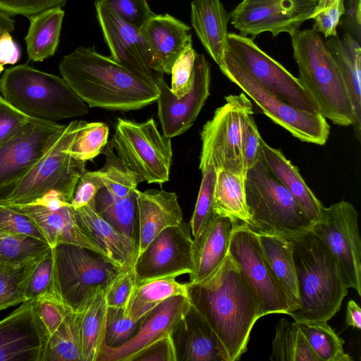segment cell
Wrapping results in <instances>:
<instances>
[{
    "mask_svg": "<svg viewBox=\"0 0 361 361\" xmlns=\"http://www.w3.org/2000/svg\"><path fill=\"white\" fill-rule=\"evenodd\" d=\"M186 284L191 305L218 335L230 361L240 360L247 350L252 327L263 314L238 265L228 254L206 279Z\"/></svg>",
    "mask_w": 361,
    "mask_h": 361,
    "instance_id": "cell-1",
    "label": "cell"
},
{
    "mask_svg": "<svg viewBox=\"0 0 361 361\" xmlns=\"http://www.w3.org/2000/svg\"><path fill=\"white\" fill-rule=\"evenodd\" d=\"M59 71L89 108L128 111L145 107L159 98L154 81L98 53L94 47H79L64 56Z\"/></svg>",
    "mask_w": 361,
    "mask_h": 361,
    "instance_id": "cell-2",
    "label": "cell"
},
{
    "mask_svg": "<svg viewBox=\"0 0 361 361\" xmlns=\"http://www.w3.org/2000/svg\"><path fill=\"white\" fill-rule=\"evenodd\" d=\"M285 236L293 249L300 300L288 314L295 322H328L340 310L348 289L334 256L311 229Z\"/></svg>",
    "mask_w": 361,
    "mask_h": 361,
    "instance_id": "cell-3",
    "label": "cell"
},
{
    "mask_svg": "<svg viewBox=\"0 0 361 361\" xmlns=\"http://www.w3.org/2000/svg\"><path fill=\"white\" fill-rule=\"evenodd\" d=\"M299 80L319 113L340 126H353L354 113L340 69L321 34L312 29L290 34Z\"/></svg>",
    "mask_w": 361,
    "mask_h": 361,
    "instance_id": "cell-4",
    "label": "cell"
},
{
    "mask_svg": "<svg viewBox=\"0 0 361 361\" xmlns=\"http://www.w3.org/2000/svg\"><path fill=\"white\" fill-rule=\"evenodd\" d=\"M1 96L29 118L58 121L83 116L89 106L61 77L27 64L7 68L0 78Z\"/></svg>",
    "mask_w": 361,
    "mask_h": 361,
    "instance_id": "cell-5",
    "label": "cell"
},
{
    "mask_svg": "<svg viewBox=\"0 0 361 361\" xmlns=\"http://www.w3.org/2000/svg\"><path fill=\"white\" fill-rule=\"evenodd\" d=\"M87 123L75 120L66 124L44 156L0 197V205L30 204L51 191L71 202L75 185L85 171L86 161L73 158L66 149Z\"/></svg>",
    "mask_w": 361,
    "mask_h": 361,
    "instance_id": "cell-6",
    "label": "cell"
},
{
    "mask_svg": "<svg viewBox=\"0 0 361 361\" xmlns=\"http://www.w3.org/2000/svg\"><path fill=\"white\" fill-rule=\"evenodd\" d=\"M248 226L257 233L293 235L312 228L295 197L269 171L260 159L245 176Z\"/></svg>",
    "mask_w": 361,
    "mask_h": 361,
    "instance_id": "cell-7",
    "label": "cell"
},
{
    "mask_svg": "<svg viewBox=\"0 0 361 361\" xmlns=\"http://www.w3.org/2000/svg\"><path fill=\"white\" fill-rule=\"evenodd\" d=\"M110 142L118 157L142 182L162 184L169 180L171 138L161 134L153 118L144 122L117 118Z\"/></svg>",
    "mask_w": 361,
    "mask_h": 361,
    "instance_id": "cell-8",
    "label": "cell"
},
{
    "mask_svg": "<svg viewBox=\"0 0 361 361\" xmlns=\"http://www.w3.org/2000/svg\"><path fill=\"white\" fill-rule=\"evenodd\" d=\"M219 67L232 82L254 101L267 116L293 136L302 142L319 145L326 142L330 127L326 119L319 113L302 111L279 97L226 54Z\"/></svg>",
    "mask_w": 361,
    "mask_h": 361,
    "instance_id": "cell-9",
    "label": "cell"
},
{
    "mask_svg": "<svg viewBox=\"0 0 361 361\" xmlns=\"http://www.w3.org/2000/svg\"><path fill=\"white\" fill-rule=\"evenodd\" d=\"M54 248L61 294L73 311L105 290L122 271L107 257L83 247L61 244Z\"/></svg>",
    "mask_w": 361,
    "mask_h": 361,
    "instance_id": "cell-10",
    "label": "cell"
},
{
    "mask_svg": "<svg viewBox=\"0 0 361 361\" xmlns=\"http://www.w3.org/2000/svg\"><path fill=\"white\" fill-rule=\"evenodd\" d=\"M253 114L252 105L245 93L230 94L225 104L216 109L200 133V158L212 161L216 170L224 169L245 176L242 155L245 121Z\"/></svg>",
    "mask_w": 361,
    "mask_h": 361,
    "instance_id": "cell-11",
    "label": "cell"
},
{
    "mask_svg": "<svg viewBox=\"0 0 361 361\" xmlns=\"http://www.w3.org/2000/svg\"><path fill=\"white\" fill-rule=\"evenodd\" d=\"M225 54L279 97L302 111L319 113L316 104L299 79L262 51L250 38L228 32Z\"/></svg>",
    "mask_w": 361,
    "mask_h": 361,
    "instance_id": "cell-12",
    "label": "cell"
},
{
    "mask_svg": "<svg viewBox=\"0 0 361 361\" xmlns=\"http://www.w3.org/2000/svg\"><path fill=\"white\" fill-rule=\"evenodd\" d=\"M228 255L257 298L263 316L288 314L289 300L263 255L258 235L243 221L234 220Z\"/></svg>",
    "mask_w": 361,
    "mask_h": 361,
    "instance_id": "cell-13",
    "label": "cell"
},
{
    "mask_svg": "<svg viewBox=\"0 0 361 361\" xmlns=\"http://www.w3.org/2000/svg\"><path fill=\"white\" fill-rule=\"evenodd\" d=\"M311 230L334 256L346 286L361 295V240L355 207L344 200L324 207Z\"/></svg>",
    "mask_w": 361,
    "mask_h": 361,
    "instance_id": "cell-14",
    "label": "cell"
},
{
    "mask_svg": "<svg viewBox=\"0 0 361 361\" xmlns=\"http://www.w3.org/2000/svg\"><path fill=\"white\" fill-rule=\"evenodd\" d=\"M317 0H243L230 13L231 25L243 36L269 32L289 35L310 19Z\"/></svg>",
    "mask_w": 361,
    "mask_h": 361,
    "instance_id": "cell-15",
    "label": "cell"
},
{
    "mask_svg": "<svg viewBox=\"0 0 361 361\" xmlns=\"http://www.w3.org/2000/svg\"><path fill=\"white\" fill-rule=\"evenodd\" d=\"M66 125L30 118L0 145V197L44 156Z\"/></svg>",
    "mask_w": 361,
    "mask_h": 361,
    "instance_id": "cell-16",
    "label": "cell"
},
{
    "mask_svg": "<svg viewBox=\"0 0 361 361\" xmlns=\"http://www.w3.org/2000/svg\"><path fill=\"white\" fill-rule=\"evenodd\" d=\"M193 238L190 224H180L159 233L137 257V282L163 276L178 277L192 271Z\"/></svg>",
    "mask_w": 361,
    "mask_h": 361,
    "instance_id": "cell-17",
    "label": "cell"
},
{
    "mask_svg": "<svg viewBox=\"0 0 361 361\" xmlns=\"http://www.w3.org/2000/svg\"><path fill=\"white\" fill-rule=\"evenodd\" d=\"M163 75L161 73L156 80L159 93L157 116L162 134L172 138L184 133L193 125L209 96L210 66L203 54H197L192 87L180 99L173 94Z\"/></svg>",
    "mask_w": 361,
    "mask_h": 361,
    "instance_id": "cell-18",
    "label": "cell"
},
{
    "mask_svg": "<svg viewBox=\"0 0 361 361\" xmlns=\"http://www.w3.org/2000/svg\"><path fill=\"white\" fill-rule=\"evenodd\" d=\"M94 8L111 58L156 82L161 73L152 69L149 52L140 30L120 18L102 0L94 2Z\"/></svg>",
    "mask_w": 361,
    "mask_h": 361,
    "instance_id": "cell-19",
    "label": "cell"
},
{
    "mask_svg": "<svg viewBox=\"0 0 361 361\" xmlns=\"http://www.w3.org/2000/svg\"><path fill=\"white\" fill-rule=\"evenodd\" d=\"M190 305L186 296L176 295L168 298L139 321L136 333L126 342L116 347L103 344L97 361H133L151 343L170 334Z\"/></svg>",
    "mask_w": 361,
    "mask_h": 361,
    "instance_id": "cell-20",
    "label": "cell"
},
{
    "mask_svg": "<svg viewBox=\"0 0 361 361\" xmlns=\"http://www.w3.org/2000/svg\"><path fill=\"white\" fill-rule=\"evenodd\" d=\"M46 343L32 300L0 320V361H44Z\"/></svg>",
    "mask_w": 361,
    "mask_h": 361,
    "instance_id": "cell-21",
    "label": "cell"
},
{
    "mask_svg": "<svg viewBox=\"0 0 361 361\" xmlns=\"http://www.w3.org/2000/svg\"><path fill=\"white\" fill-rule=\"evenodd\" d=\"M177 361H230L218 335L190 305L171 332Z\"/></svg>",
    "mask_w": 361,
    "mask_h": 361,
    "instance_id": "cell-22",
    "label": "cell"
},
{
    "mask_svg": "<svg viewBox=\"0 0 361 361\" xmlns=\"http://www.w3.org/2000/svg\"><path fill=\"white\" fill-rule=\"evenodd\" d=\"M150 55V66L170 74L171 68L185 49L192 44L190 27L169 14H155L139 30Z\"/></svg>",
    "mask_w": 361,
    "mask_h": 361,
    "instance_id": "cell-23",
    "label": "cell"
},
{
    "mask_svg": "<svg viewBox=\"0 0 361 361\" xmlns=\"http://www.w3.org/2000/svg\"><path fill=\"white\" fill-rule=\"evenodd\" d=\"M15 207L26 214L42 235L51 248L61 244L78 245L106 257L104 251L79 226L75 209L71 204L50 209L36 204Z\"/></svg>",
    "mask_w": 361,
    "mask_h": 361,
    "instance_id": "cell-24",
    "label": "cell"
},
{
    "mask_svg": "<svg viewBox=\"0 0 361 361\" xmlns=\"http://www.w3.org/2000/svg\"><path fill=\"white\" fill-rule=\"evenodd\" d=\"M137 205V256L163 230L180 224L183 213L175 192L135 189Z\"/></svg>",
    "mask_w": 361,
    "mask_h": 361,
    "instance_id": "cell-25",
    "label": "cell"
},
{
    "mask_svg": "<svg viewBox=\"0 0 361 361\" xmlns=\"http://www.w3.org/2000/svg\"><path fill=\"white\" fill-rule=\"evenodd\" d=\"M79 226L105 252L106 257L123 270L134 265L137 241L114 228L95 210L94 202L75 209Z\"/></svg>",
    "mask_w": 361,
    "mask_h": 361,
    "instance_id": "cell-26",
    "label": "cell"
},
{
    "mask_svg": "<svg viewBox=\"0 0 361 361\" xmlns=\"http://www.w3.org/2000/svg\"><path fill=\"white\" fill-rule=\"evenodd\" d=\"M234 220L216 215L204 232L193 239L192 271L190 283L202 281L214 272L228 254Z\"/></svg>",
    "mask_w": 361,
    "mask_h": 361,
    "instance_id": "cell-27",
    "label": "cell"
},
{
    "mask_svg": "<svg viewBox=\"0 0 361 361\" xmlns=\"http://www.w3.org/2000/svg\"><path fill=\"white\" fill-rule=\"evenodd\" d=\"M192 26L207 53L220 66L227 47L230 14L220 0H193Z\"/></svg>",
    "mask_w": 361,
    "mask_h": 361,
    "instance_id": "cell-28",
    "label": "cell"
},
{
    "mask_svg": "<svg viewBox=\"0 0 361 361\" xmlns=\"http://www.w3.org/2000/svg\"><path fill=\"white\" fill-rule=\"evenodd\" d=\"M261 159L276 178L291 193L310 221L317 222L324 206L283 152L262 141Z\"/></svg>",
    "mask_w": 361,
    "mask_h": 361,
    "instance_id": "cell-29",
    "label": "cell"
},
{
    "mask_svg": "<svg viewBox=\"0 0 361 361\" xmlns=\"http://www.w3.org/2000/svg\"><path fill=\"white\" fill-rule=\"evenodd\" d=\"M326 45L338 65L345 82L354 113L353 127L357 140L361 135L360 43L348 32L326 39Z\"/></svg>",
    "mask_w": 361,
    "mask_h": 361,
    "instance_id": "cell-30",
    "label": "cell"
},
{
    "mask_svg": "<svg viewBox=\"0 0 361 361\" xmlns=\"http://www.w3.org/2000/svg\"><path fill=\"white\" fill-rule=\"evenodd\" d=\"M257 233L263 255L276 281L287 295L290 311L298 309L300 300L290 241L285 235L262 232Z\"/></svg>",
    "mask_w": 361,
    "mask_h": 361,
    "instance_id": "cell-31",
    "label": "cell"
},
{
    "mask_svg": "<svg viewBox=\"0 0 361 361\" xmlns=\"http://www.w3.org/2000/svg\"><path fill=\"white\" fill-rule=\"evenodd\" d=\"M64 14L62 8H56L28 18L30 26L25 41L30 61L41 62L54 55Z\"/></svg>",
    "mask_w": 361,
    "mask_h": 361,
    "instance_id": "cell-32",
    "label": "cell"
},
{
    "mask_svg": "<svg viewBox=\"0 0 361 361\" xmlns=\"http://www.w3.org/2000/svg\"><path fill=\"white\" fill-rule=\"evenodd\" d=\"M176 295L188 297L187 284L177 281L176 276H163L137 282L126 312L138 322L153 308Z\"/></svg>",
    "mask_w": 361,
    "mask_h": 361,
    "instance_id": "cell-33",
    "label": "cell"
},
{
    "mask_svg": "<svg viewBox=\"0 0 361 361\" xmlns=\"http://www.w3.org/2000/svg\"><path fill=\"white\" fill-rule=\"evenodd\" d=\"M107 308L105 290L95 293L82 308L80 336L82 361H97L104 342Z\"/></svg>",
    "mask_w": 361,
    "mask_h": 361,
    "instance_id": "cell-34",
    "label": "cell"
},
{
    "mask_svg": "<svg viewBox=\"0 0 361 361\" xmlns=\"http://www.w3.org/2000/svg\"><path fill=\"white\" fill-rule=\"evenodd\" d=\"M214 209L217 215L240 221L247 226L250 219L247 212L245 176L224 169H219L214 193Z\"/></svg>",
    "mask_w": 361,
    "mask_h": 361,
    "instance_id": "cell-35",
    "label": "cell"
},
{
    "mask_svg": "<svg viewBox=\"0 0 361 361\" xmlns=\"http://www.w3.org/2000/svg\"><path fill=\"white\" fill-rule=\"evenodd\" d=\"M94 209L118 232L137 241L138 220L135 190L126 197H117L103 188L95 196Z\"/></svg>",
    "mask_w": 361,
    "mask_h": 361,
    "instance_id": "cell-36",
    "label": "cell"
},
{
    "mask_svg": "<svg viewBox=\"0 0 361 361\" xmlns=\"http://www.w3.org/2000/svg\"><path fill=\"white\" fill-rule=\"evenodd\" d=\"M271 345L272 361H321L295 321L280 319Z\"/></svg>",
    "mask_w": 361,
    "mask_h": 361,
    "instance_id": "cell-37",
    "label": "cell"
},
{
    "mask_svg": "<svg viewBox=\"0 0 361 361\" xmlns=\"http://www.w3.org/2000/svg\"><path fill=\"white\" fill-rule=\"evenodd\" d=\"M82 308L69 313L51 336L44 361H82L80 336Z\"/></svg>",
    "mask_w": 361,
    "mask_h": 361,
    "instance_id": "cell-38",
    "label": "cell"
},
{
    "mask_svg": "<svg viewBox=\"0 0 361 361\" xmlns=\"http://www.w3.org/2000/svg\"><path fill=\"white\" fill-rule=\"evenodd\" d=\"M321 361H352L343 348L345 341L326 321L295 322Z\"/></svg>",
    "mask_w": 361,
    "mask_h": 361,
    "instance_id": "cell-39",
    "label": "cell"
},
{
    "mask_svg": "<svg viewBox=\"0 0 361 361\" xmlns=\"http://www.w3.org/2000/svg\"><path fill=\"white\" fill-rule=\"evenodd\" d=\"M202 180L195 209L189 223L193 239H197L214 220V193L217 170L212 161L200 158Z\"/></svg>",
    "mask_w": 361,
    "mask_h": 361,
    "instance_id": "cell-40",
    "label": "cell"
},
{
    "mask_svg": "<svg viewBox=\"0 0 361 361\" xmlns=\"http://www.w3.org/2000/svg\"><path fill=\"white\" fill-rule=\"evenodd\" d=\"M106 157L104 165L94 171L103 187L112 195L124 197L133 192L142 182L136 173L130 171L114 152L113 146L107 142L103 152Z\"/></svg>",
    "mask_w": 361,
    "mask_h": 361,
    "instance_id": "cell-41",
    "label": "cell"
},
{
    "mask_svg": "<svg viewBox=\"0 0 361 361\" xmlns=\"http://www.w3.org/2000/svg\"><path fill=\"white\" fill-rule=\"evenodd\" d=\"M42 256L22 265L0 263V311L28 300V283Z\"/></svg>",
    "mask_w": 361,
    "mask_h": 361,
    "instance_id": "cell-42",
    "label": "cell"
},
{
    "mask_svg": "<svg viewBox=\"0 0 361 361\" xmlns=\"http://www.w3.org/2000/svg\"><path fill=\"white\" fill-rule=\"evenodd\" d=\"M50 249L47 243L31 236L0 233V263L2 264H25Z\"/></svg>",
    "mask_w": 361,
    "mask_h": 361,
    "instance_id": "cell-43",
    "label": "cell"
},
{
    "mask_svg": "<svg viewBox=\"0 0 361 361\" xmlns=\"http://www.w3.org/2000/svg\"><path fill=\"white\" fill-rule=\"evenodd\" d=\"M32 301L47 350L49 338L73 310L65 303L61 295L51 292H44L32 299Z\"/></svg>",
    "mask_w": 361,
    "mask_h": 361,
    "instance_id": "cell-44",
    "label": "cell"
},
{
    "mask_svg": "<svg viewBox=\"0 0 361 361\" xmlns=\"http://www.w3.org/2000/svg\"><path fill=\"white\" fill-rule=\"evenodd\" d=\"M109 133V126L104 123H87L66 151L76 159L92 160L102 153L108 142Z\"/></svg>",
    "mask_w": 361,
    "mask_h": 361,
    "instance_id": "cell-45",
    "label": "cell"
},
{
    "mask_svg": "<svg viewBox=\"0 0 361 361\" xmlns=\"http://www.w3.org/2000/svg\"><path fill=\"white\" fill-rule=\"evenodd\" d=\"M44 292L61 295L55 264L54 248H51L39 259L30 277L27 296L28 300H32Z\"/></svg>",
    "mask_w": 361,
    "mask_h": 361,
    "instance_id": "cell-46",
    "label": "cell"
},
{
    "mask_svg": "<svg viewBox=\"0 0 361 361\" xmlns=\"http://www.w3.org/2000/svg\"><path fill=\"white\" fill-rule=\"evenodd\" d=\"M138 323L126 314L125 308L108 307L104 344L116 347L124 343L136 333Z\"/></svg>",
    "mask_w": 361,
    "mask_h": 361,
    "instance_id": "cell-47",
    "label": "cell"
},
{
    "mask_svg": "<svg viewBox=\"0 0 361 361\" xmlns=\"http://www.w3.org/2000/svg\"><path fill=\"white\" fill-rule=\"evenodd\" d=\"M345 11L344 0H317L310 17L314 21L313 29L326 39L337 35V26Z\"/></svg>",
    "mask_w": 361,
    "mask_h": 361,
    "instance_id": "cell-48",
    "label": "cell"
},
{
    "mask_svg": "<svg viewBox=\"0 0 361 361\" xmlns=\"http://www.w3.org/2000/svg\"><path fill=\"white\" fill-rule=\"evenodd\" d=\"M197 54L192 44H190L176 60L171 68L170 89L178 99L184 97L192 87L193 67Z\"/></svg>",
    "mask_w": 361,
    "mask_h": 361,
    "instance_id": "cell-49",
    "label": "cell"
},
{
    "mask_svg": "<svg viewBox=\"0 0 361 361\" xmlns=\"http://www.w3.org/2000/svg\"><path fill=\"white\" fill-rule=\"evenodd\" d=\"M0 233L27 235L47 243L31 219L10 206L0 205Z\"/></svg>",
    "mask_w": 361,
    "mask_h": 361,
    "instance_id": "cell-50",
    "label": "cell"
},
{
    "mask_svg": "<svg viewBox=\"0 0 361 361\" xmlns=\"http://www.w3.org/2000/svg\"><path fill=\"white\" fill-rule=\"evenodd\" d=\"M123 20L140 30L155 15L147 0H102Z\"/></svg>",
    "mask_w": 361,
    "mask_h": 361,
    "instance_id": "cell-51",
    "label": "cell"
},
{
    "mask_svg": "<svg viewBox=\"0 0 361 361\" xmlns=\"http://www.w3.org/2000/svg\"><path fill=\"white\" fill-rule=\"evenodd\" d=\"M136 283L134 265L123 269L105 289L107 306L126 309Z\"/></svg>",
    "mask_w": 361,
    "mask_h": 361,
    "instance_id": "cell-52",
    "label": "cell"
},
{
    "mask_svg": "<svg viewBox=\"0 0 361 361\" xmlns=\"http://www.w3.org/2000/svg\"><path fill=\"white\" fill-rule=\"evenodd\" d=\"M68 0H0V11L30 18L46 11L62 8Z\"/></svg>",
    "mask_w": 361,
    "mask_h": 361,
    "instance_id": "cell-53",
    "label": "cell"
},
{
    "mask_svg": "<svg viewBox=\"0 0 361 361\" xmlns=\"http://www.w3.org/2000/svg\"><path fill=\"white\" fill-rule=\"evenodd\" d=\"M262 140L252 114L245 121L242 137V155L245 175L247 171L261 159Z\"/></svg>",
    "mask_w": 361,
    "mask_h": 361,
    "instance_id": "cell-54",
    "label": "cell"
},
{
    "mask_svg": "<svg viewBox=\"0 0 361 361\" xmlns=\"http://www.w3.org/2000/svg\"><path fill=\"white\" fill-rule=\"evenodd\" d=\"M30 118L0 96V145L13 136Z\"/></svg>",
    "mask_w": 361,
    "mask_h": 361,
    "instance_id": "cell-55",
    "label": "cell"
},
{
    "mask_svg": "<svg viewBox=\"0 0 361 361\" xmlns=\"http://www.w3.org/2000/svg\"><path fill=\"white\" fill-rule=\"evenodd\" d=\"M103 188L94 171L85 169L75 185L73 198L70 202L71 207L75 209L93 203L97 193Z\"/></svg>",
    "mask_w": 361,
    "mask_h": 361,
    "instance_id": "cell-56",
    "label": "cell"
},
{
    "mask_svg": "<svg viewBox=\"0 0 361 361\" xmlns=\"http://www.w3.org/2000/svg\"><path fill=\"white\" fill-rule=\"evenodd\" d=\"M133 361H177L171 333L151 343L138 353Z\"/></svg>",
    "mask_w": 361,
    "mask_h": 361,
    "instance_id": "cell-57",
    "label": "cell"
},
{
    "mask_svg": "<svg viewBox=\"0 0 361 361\" xmlns=\"http://www.w3.org/2000/svg\"><path fill=\"white\" fill-rule=\"evenodd\" d=\"M20 57L19 47L13 40L10 33L0 37V66L13 65Z\"/></svg>",
    "mask_w": 361,
    "mask_h": 361,
    "instance_id": "cell-58",
    "label": "cell"
},
{
    "mask_svg": "<svg viewBox=\"0 0 361 361\" xmlns=\"http://www.w3.org/2000/svg\"><path fill=\"white\" fill-rule=\"evenodd\" d=\"M346 14V29L360 43V0H348Z\"/></svg>",
    "mask_w": 361,
    "mask_h": 361,
    "instance_id": "cell-59",
    "label": "cell"
},
{
    "mask_svg": "<svg viewBox=\"0 0 361 361\" xmlns=\"http://www.w3.org/2000/svg\"><path fill=\"white\" fill-rule=\"evenodd\" d=\"M345 322L348 326L357 329H361V309L353 300L348 302Z\"/></svg>",
    "mask_w": 361,
    "mask_h": 361,
    "instance_id": "cell-60",
    "label": "cell"
},
{
    "mask_svg": "<svg viewBox=\"0 0 361 361\" xmlns=\"http://www.w3.org/2000/svg\"><path fill=\"white\" fill-rule=\"evenodd\" d=\"M15 20L11 16L0 11V37L11 33L14 30ZM4 67L0 66V73L3 71Z\"/></svg>",
    "mask_w": 361,
    "mask_h": 361,
    "instance_id": "cell-61",
    "label": "cell"
}]
</instances>
